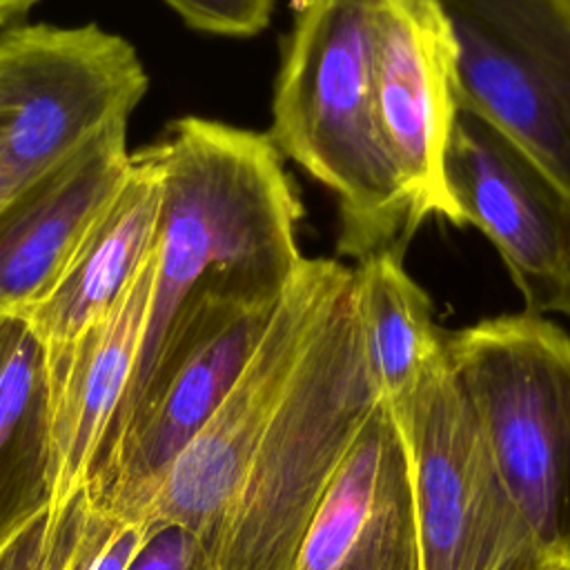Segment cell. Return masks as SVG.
I'll return each mask as SVG.
<instances>
[{
  "instance_id": "9",
  "label": "cell",
  "mask_w": 570,
  "mask_h": 570,
  "mask_svg": "<svg viewBox=\"0 0 570 570\" xmlns=\"http://www.w3.org/2000/svg\"><path fill=\"white\" fill-rule=\"evenodd\" d=\"M338 263V258L301 261L240 376L163 474L138 519L147 528L180 525L196 534L209 552Z\"/></svg>"
},
{
  "instance_id": "22",
  "label": "cell",
  "mask_w": 570,
  "mask_h": 570,
  "mask_svg": "<svg viewBox=\"0 0 570 570\" xmlns=\"http://www.w3.org/2000/svg\"><path fill=\"white\" fill-rule=\"evenodd\" d=\"M36 2L38 0H0V27H7L24 16Z\"/></svg>"
},
{
  "instance_id": "21",
  "label": "cell",
  "mask_w": 570,
  "mask_h": 570,
  "mask_svg": "<svg viewBox=\"0 0 570 570\" xmlns=\"http://www.w3.org/2000/svg\"><path fill=\"white\" fill-rule=\"evenodd\" d=\"M127 570H209L207 548L180 525H156Z\"/></svg>"
},
{
  "instance_id": "8",
  "label": "cell",
  "mask_w": 570,
  "mask_h": 570,
  "mask_svg": "<svg viewBox=\"0 0 570 570\" xmlns=\"http://www.w3.org/2000/svg\"><path fill=\"white\" fill-rule=\"evenodd\" d=\"M456 45L461 107L570 194V7L563 0H434Z\"/></svg>"
},
{
  "instance_id": "24",
  "label": "cell",
  "mask_w": 570,
  "mask_h": 570,
  "mask_svg": "<svg viewBox=\"0 0 570 570\" xmlns=\"http://www.w3.org/2000/svg\"><path fill=\"white\" fill-rule=\"evenodd\" d=\"M563 2H566V4H568V7H570V0H563Z\"/></svg>"
},
{
  "instance_id": "5",
  "label": "cell",
  "mask_w": 570,
  "mask_h": 570,
  "mask_svg": "<svg viewBox=\"0 0 570 570\" xmlns=\"http://www.w3.org/2000/svg\"><path fill=\"white\" fill-rule=\"evenodd\" d=\"M136 49L96 24L0 33V212L65 167L147 91Z\"/></svg>"
},
{
  "instance_id": "14",
  "label": "cell",
  "mask_w": 570,
  "mask_h": 570,
  "mask_svg": "<svg viewBox=\"0 0 570 570\" xmlns=\"http://www.w3.org/2000/svg\"><path fill=\"white\" fill-rule=\"evenodd\" d=\"M160 174L138 149L120 189L94 223L53 292L27 316L40 336L51 383L76 343L138 281L156 249Z\"/></svg>"
},
{
  "instance_id": "3",
  "label": "cell",
  "mask_w": 570,
  "mask_h": 570,
  "mask_svg": "<svg viewBox=\"0 0 570 570\" xmlns=\"http://www.w3.org/2000/svg\"><path fill=\"white\" fill-rule=\"evenodd\" d=\"M381 394L365 361L354 269L338 263L283 396L207 552L209 570H287Z\"/></svg>"
},
{
  "instance_id": "6",
  "label": "cell",
  "mask_w": 570,
  "mask_h": 570,
  "mask_svg": "<svg viewBox=\"0 0 570 570\" xmlns=\"http://www.w3.org/2000/svg\"><path fill=\"white\" fill-rule=\"evenodd\" d=\"M387 405L405 441L421 570H541L548 557L490 456L448 352Z\"/></svg>"
},
{
  "instance_id": "10",
  "label": "cell",
  "mask_w": 570,
  "mask_h": 570,
  "mask_svg": "<svg viewBox=\"0 0 570 570\" xmlns=\"http://www.w3.org/2000/svg\"><path fill=\"white\" fill-rule=\"evenodd\" d=\"M445 183L463 225L497 247L525 312L570 316V194L465 107L450 134Z\"/></svg>"
},
{
  "instance_id": "16",
  "label": "cell",
  "mask_w": 570,
  "mask_h": 570,
  "mask_svg": "<svg viewBox=\"0 0 570 570\" xmlns=\"http://www.w3.org/2000/svg\"><path fill=\"white\" fill-rule=\"evenodd\" d=\"M47 350L27 316L0 314V552L49 508Z\"/></svg>"
},
{
  "instance_id": "15",
  "label": "cell",
  "mask_w": 570,
  "mask_h": 570,
  "mask_svg": "<svg viewBox=\"0 0 570 570\" xmlns=\"http://www.w3.org/2000/svg\"><path fill=\"white\" fill-rule=\"evenodd\" d=\"M151 287L154 256L127 294L85 332L65 370L51 383V508H62L91 479L105 436L136 370Z\"/></svg>"
},
{
  "instance_id": "19",
  "label": "cell",
  "mask_w": 570,
  "mask_h": 570,
  "mask_svg": "<svg viewBox=\"0 0 570 570\" xmlns=\"http://www.w3.org/2000/svg\"><path fill=\"white\" fill-rule=\"evenodd\" d=\"M149 530L142 521L116 519L96 505L69 570H127Z\"/></svg>"
},
{
  "instance_id": "11",
  "label": "cell",
  "mask_w": 570,
  "mask_h": 570,
  "mask_svg": "<svg viewBox=\"0 0 570 570\" xmlns=\"http://www.w3.org/2000/svg\"><path fill=\"white\" fill-rule=\"evenodd\" d=\"M374 100L381 134L423 223L463 227L445 183V151L459 114L456 45L434 0H383L374 42Z\"/></svg>"
},
{
  "instance_id": "13",
  "label": "cell",
  "mask_w": 570,
  "mask_h": 570,
  "mask_svg": "<svg viewBox=\"0 0 570 570\" xmlns=\"http://www.w3.org/2000/svg\"><path fill=\"white\" fill-rule=\"evenodd\" d=\"M131 167L127 120L0 212V314L29 316L58 285Z\"/></svg>"
},
{
  "instance_id": "12",
  "label": "cell",
  "mask_w": 570,
  "mask_h": 570,
  "mask_svg": "<svg viewBox=\"0 0 570 570\" xmlns=\"http://www.w3.org/2000/svg\"><path fill=\"white\" fill-rule=\"evenodd\" d=\"M287 570H421L405 441L383 399L325 488Z\"/></svg>"
},
{
  "instance_id": "4",
  "label": "cell",
  "mask_w": 570,
  "mask_h": 570,
  "mask_svg": "<svg viewBox=\"0 0 570 570\" xmlns=\"http://www.w3.org/2000/svg\"><path fill=\"white\" fill-rule=\"evenodd\" d=\"M445 352L546 557H570V334L505 314L448 332Z\"/></svg>"
},
{
  "instance_id": "7",
  "label": "cell",
  "mask_w": 570,
  "mask_h": 570,
  "mask_svg": "<svg viewBox=\"0 0 570 570\" xmlns=\"http://www.w3.org/2000/svg\"><path fill=\"white\" fill-rule=\"evenodd\" d=\"M283 292L214 283L189 298L131 425L94 465L87 488L98 508L140 519L171 461L240 376Z\"/></svg>"
},
{
  "instance_id": "18",
  "label": "cell",
  "mask_w": 570,
  "mask_h": 570,
  "mask_svg": "<svg viewBox=\"0 0 570 570\" xmlns=\"http://www.w3.org/2000/svg\"><path fill=\"white\" fill-rule=\"evenodd\" d=\"M91 510L94 497L87 485L62 508L49 505L0 552V570H69Z\"/></svg>"
},
{
  "instance_id": "17",
  "label": "cell",
  "mask_w": 570,
  "mask_h": 570,
  "mask_svg": "<svg viewBox=\"0 0 570 570\" xmlns=\"http://www.w3.org/2000/svg\"><path fill=\"white\" fill-rule=\"evenodd\" d=\"M354 301L367 367L385 403L405 399L445 358L432 301L407 274L403 254L381 252L354 267Z\"/></svg>"
},
{
  "instance_id": "23",
  "label": "cell",
  "mask_w": 570,
  "mask_h": 570,
  "mask_svg": "<svg viewBox=\"0 0 570 570\" xmlns=\"http://www.w3.org/2000/svg\"><path fill=\"white\" fill-rule=\"evenodd\" d=\"M541 570H570V557H548Z\"/></svg>"
},
{
  "instance_id": "20",
  "label": "cell",
  "mask_w": 570,
  "mask_h": 570,
  "mask_svg": "<svg viewBox=\"0 0 570 570\" xmlns=\"http://www.w3.org/2000/svg\"><path fill=\"white\" fill-rule=\"evenodd\" d=\"M191 29L247 38L269 24L274 0H165Z\"/></svg>"
},
{
  "instance_id": "2",
  "label": "cell",
  "mask_w": 570,
  "mask_h": 570,
  "mask_svg": "<svg viewBox=\"0 0 570 570\" xmlns=\"http://www.w3.org/2000/svg\"><path fill=\"white\" fill-rule=\"evenodd\" d=\"M383 0H294L267 131L283 158L336 196V252L405 254L423 225L387 154L374 100Z\"/></svg>"
},
{
  "instance_id": "1",
  "label": "cell",
  "mask_w": 570,
  "mask_h": 570,
  "mask_svg": "<svg viewBox=\"0 0 570 570\" xmlns=\"http://www.w3.org/2000/svg\"><path fill=\"white\" fill-rule=\"evenodd\" d=\"M142 151L160 174L151 303L134 376L98 459L131 425L167 336L198 289L234 283L278 294L305 258L296 234L303 203L267 134L185 116Z\"/></svg>"
}]
</instances>
